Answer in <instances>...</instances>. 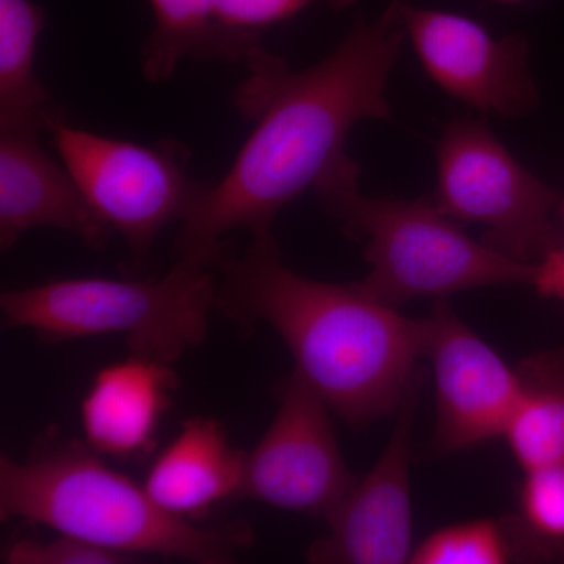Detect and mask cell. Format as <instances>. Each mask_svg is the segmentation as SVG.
Instances as JSON below:
<instances>
[{"mask_svg": "<svg viewBox=\"0 0 564 564\" xmlns=\"http://www.w3.org/2000/svg\"><path fill=\"white\" fill-rule=\"evenodd\" d=\"M404 39L402 0H393L310 68L292 70L262 47L252 52L237 107L254 128L228 173L181 223L177 258L215 263L221 237L236 229L252 242H274L280 210L355 163L345 152L352 128L391 117L386 87Z\"/></svg>", "mask_w": 564, "mask_h": 564, "instance_id": "cell-1", "label": "cell"}, {"mask_svg": "<svg viewBox=\"0 0 564 564\" xmlns=\"http://www.w3.org/2000/svg\"><path fill=\"white\" fill-rule=\"evenodd\" d=\"M217 306L243 326L267 323L295 372L356 429L397 414L425 356L429 318H410L361 282L336 284L293 272L276 242L218 254Z\"/></svg>", "mask_w": 564, "mask_h": 564, "instance_id": "cell-2", "label": "cell"}, {"mask_svg": "<svg viewBox=\"0 0 564 564\" xmlns=\"http://www.w3.org/2000/svg\"><path fill=\"white\" fill-rule=\"evenodd\" d=\"M0 519L46 525L129 556L158 555L225 564L251 544L245 525L203 529L163 510L144 486L77 444L58 445L31 462L0 458Z\"/></svg>", "mask_w": 564, "mask_h": 564, "instance_id": "cell-3", "label": "cell"}, {"mask_svg": "<svg viewBox=\"0 0 564 564\" xmlns=\"http://www.w3.org/2000/svg\"><path fill=\"white\" fill-rule=\"evenodd\" d=\"M358 176L355 163L315 195L343 223L344 232L361 245L369 273L359 282L381 302L400 307L489 285H532L536 263L514 261L467 236L433 199L362 195Z\"/></svg>", "mask_w": 564, "mask_h": 564, "instance_id": "cell-4", "label": "cell"}, {"mask_svg": "<svg viewBox=\"0 0 564 564\" xmlns=\"http://www.w3.org/2000/svg\"><path fill=\"white\" fill-rule=\"evenodd\" d=\"M214 304L215 265L185 258L159 280L68 278L0 295L7 328L47 343L121 336L133 355L170 366L206 339Z\"/></svg>", "mask_w": 564, "mask_h": 564, "instance_id": "cell-5", "label": "cell"}, {"mask_svg": "<svg viewBox=\"0 0 564 564\" xmlns=\"http://www.w3.org/2000/svg\"><path fill=\"white\" fill-rule=\"evenodd\" d=\"M433 202L456 221L484 229V242L534 265L560 239L562 198L525 169L480 118H456L436 144Z\"/></svg>", "mask_w": 564, "mask_h": 564, "instance_id": "cell-6", "label": "cell"}, {"mask_svg": "<svg viewBox=\"0 0 564 564\" xmlns=\"http://www.w3.org/2000/svg\"><path fill=\"white\" fill-rule=\"evenodd\" d=\"M50 133L91 209L121 234L135 259L148 256L166 226L184 221L206 188L191 176L180 141L113 139L74 128L66 118Z\"/></svg>", "mask_w": 564, "mask_h": 564, "instance_id": "cell-7", "label": "cell"}, {"mask_svg": "<svg viewBox=\"0 0 564 564\" xmlns=\"http://www.w3.org/2000/svg\"><path fill=\"white\" fill-rule=\"evenodd\" d=\"M280 408L245 459L239 496L278 510L325 516L355 485L329 408L295 372L278 388Z\"/></svg>", "mask_w": 564, "mask_h": 564, "instance_id": "cell-8", "label": "cell"}, {"mask_svg": "<svg viewBox=\"0 0 564 564\" xmlns=\"http://www.w3.org/2000/svg\"><path fill=\"white\" fill-rule=\"evenodd\" d=\"M404 31L423 70L444 93L496 117L519 118L538 106L522 35L496 36L455 11L402 0Z\"/></svg>", "mask_w": 564, "mask_h": 564, "instance_id": "cell-9", "label": "cell"}, {"mask_svg": "<svg viewBox=\"0 0 564 564\" xmlns=\"http://www.w3.org/2000/svg\"><path fill=\"white\" fill-rule=\"evenodd\" d=\"M429 318L425 356L436 389L434 445L441 454L503 436L521 399L522 381L491 345L436 300Z\"/></svg>", "mask_w": 564, "mask_h": 564, "instance_id": "cell-10", "label": "cell"}, {"mask_svg": "<svg viewBox=\"0 0 564 564\" xmlns=\"http://www.w3.org/2000/svg\"><path fill=\"white\" fill-rule=\"evenodd\" d=\"M425 377L419 367L383 454L326 518L329 532L311 545V563H410L414 551L410 440Z\"/></svg>", "mask_w": 564, "mask_h": 564, "instance_id": "cell-11", "label": "cell"}, {"mask_svg": "<svg viewBox=\"0 0 564 564\" xmlns=\"http://www.w3.org/2000/svg\"><path fill=\"white\" fill-rule=\"evenodd\" d=\"M39 131L0 128V247L9 251L25 232L55 229L102 248L109 226L91 209L62 159L41 147Z\"/></svg>", "mask_w": 564, "mask_h": 564, "instance_id": "cell-12", "label": "cell"}, {"mask_svg": "<svg viewBox=\"0 0 564 564\" xmlns=\"http://www.w3.org/2000/svg\"><path fill=\"white\" fill-rule=\"evenodd\" d=\"M176 377L170 364L132 355L96 375L80 404L82 430L93 452L133 458L154 444Z\"/></svg>", "mask_w": 564, "mask_h": 564, "instance_id": "cell-13", "label": "cell"}, {"mask_svg": "<svg viewBox=\"0 0 564 564\" xmlns=\"http://www.w3.org/2000/svg\"><path fill=\"white\" fill-rule=\"evenodd\" d=\"M247 455L229 443L221 423L188 419L152 463L144 489L163 510L180 518L206 513L239 496Z\"/></svg>", "mask_w": 564, "mask_h": 564, "instance_id": "cell-14", "label": "cell"}, {"mask_svg": "<svg viewBox=\"0 0 564 564\" xmlns=\"http://www.w3.org/2000/svg\"><path fill=\"white\" fill-rule=\"evenodd\" d=\"M44 10L33 0H0V128L50 132L65 115L36 73Z\"/></svg>", "mask_w": 564, "mask_h": 564, "instance_id": "cell-15", "label": "cell"}, {"mask_svg": "<svg viewBox=\"0 0 564 564\" xmlns=\"http://www.w3.org/2000/svg\"><path fill=\"white\" fill-rule=\"evenodd\" d=\"M154 28L140 54L144 80L161 84L172 79L185 58L247 62L259 50L220 28L215 0H148Z\"/></svg>", "mask_w": 564, "mask_h": 564, "instance_id": "cell-16", "label": "cell"}, {"mask_svg": "<svg viewBox=\"0 0 564 564\" xmlns=\"http://www.w3.org/2000/svg\"><path fill=\"white\" fill-rule=\"evenodd\" d=\"M522 392L503 437L521 469L564 463V348L518 367Z\"/></svg>", "mask_w": 564, "mask_h": 564, "instance_id": "cell-17", "label": "cell"}, {"mask_svg": "<svg viewBox=\"0 0 564 564\" xmlns=\"http://www.w3.org/2000/svg\"><path fill=\"white\" fill-rule=\"evenodd\" d=\"M564 558V549L534 536L521 518L474 519L436 530L414 545L411 564H503Z\"/></svg>", "mask_w": 564, "mask_h": 564, "instance_id": "cell-18", "label": "cell"}, {"mask_svg": "<svg viewBox=\"0 0 564 564\" xmlns=\"http://www.w3.org/2000/svg\"><path fill=\"white\" fill-rule=\"evenodd\" d=\"M519 518L534 536L564 549V463L524 473Z\"/></svg>", "mask_w": 564, "mask_h": 564, "instance_id": "cell-19", "label": "cell"}, {"mask_svg": "<svg viewBox=\"0 0 564 564\" xmlns=\"http://www.w3.org/2000/svg\"><path fill=\"white\" fill-rule=\"evenodd\" d=\"M356 0H215V17L226 32L258 44L259 32L314 6L345 9Z\"/></svg>", "mask_w": 564, "mask_h": 564, "instance_id": "cell-20", "label": "cell"}, {"mask_svg": "<svg viewBox=\"0 0 564 564\" xmlns=\"http://www.w3.org/2000/svg\"><path fill=\"white\" fill-rule=\"evenodd\" d=\"M129 556L115 554L58 533L54 540L39 541L32 538L14 541L3 547L2 563L6 564H121L129 563Z\"/></svg>", "mask_w": 564, "mask_h": 564, "instance_id": "cell-21", "label": "cell"}, {"mask_svg": "<svg viewBox=\"0 0 564 564\" xmlns=\"http://www.w3.org/2000/svg\"><path fill=\"white\" fill-rule=\"evenodd\" d=\"M560 221L563 229L558 242L534 265L532 285L540 295L556 300L564 306V202Z\"/></svg>", "mask_w": 564, "mask_h": 564, "instance_id": "cell-22", "label": "cell"}, {"mask_svg": "<svg viewBox=\"0 0 564 564\" xmlns=\"http://www.w3.org/2000/svg\"><path fill=\"white\" fill-rule=\"evenodd\" d=\"M494 2H499V3H521V2H527V0H494Z\"/></svg>", "mask_w": 564, "mask_h": 564, "instance_id": "cell-23", "label": "cell"}]
</instances>
